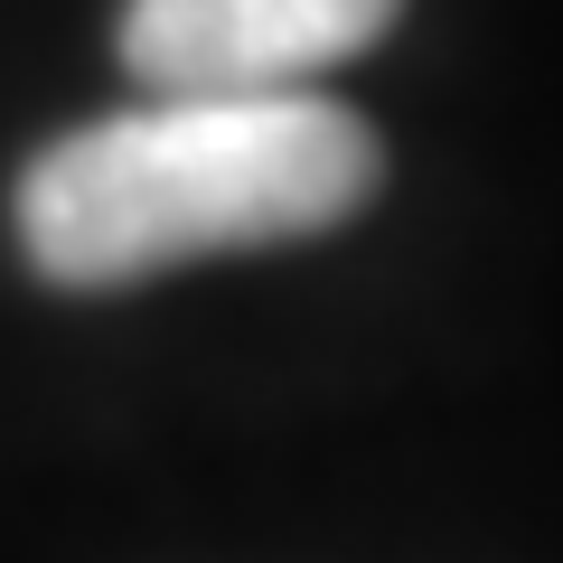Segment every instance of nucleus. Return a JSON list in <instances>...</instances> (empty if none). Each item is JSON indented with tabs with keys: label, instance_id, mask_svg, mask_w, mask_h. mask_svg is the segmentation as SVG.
Instances as JSON below:
<instances>
[{
	"label": "nucleus",
	"instance_id": "f257e3e1",
	"mask_svg": "<svg viewBox=\"0 0 563 563\" xmlns=\"http://www.w3.org/2000/svg\"><path fill=\"white\" fill-rule=\"evenodd\" d=\"M376 132L310 85L151 95L47 141L20 169V254L57 291H113L169 263L329 235L376 198Z\"/></svg>",
	"mask_w": 563,
	"mask_h": 563
},
{
	"label": "nucleus",
	"instance_id": "f03ea898",
	"mask_svg": "<svg viewBox=\"0 0 563 563\" xmlns=\"http://www.w3.org/2000/svg\"><path fill=\"white\" fill-rule=\"evenodd\" d=\"M404 0H132L122 66L151 95H291L366 57Z\"/></svg>",
	"mask_w": 563,
	"mask_h": 563
}]
</instances>
